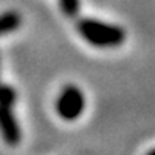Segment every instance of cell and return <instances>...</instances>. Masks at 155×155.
<instances>
[{
  "mask_svg": "<svg viewBox=\"0 0 155 155\" xmlns=\"http://www.w3.org/2000/svg\"><path fill=\"white\" fill-rule=\"evenodd\" d=\"M18 101V92L8 84H0V106L13 108Z\"/></svg>",
  "mask_w": 155,
  "mask_h": 155,
  "instance_id": "5",
  "label": "cell"
},
{
  "mask_svg": "<svg viewBox=\"0 0 155 155\" xmlns=\"http://www.w3.org/2000/svg\"><path fill=\"white\" fill-rule=\"evenodd\" d=\"M84 109H86V97L74 84L65 86L55 98V112L65 122H74L82 116Z\"/></svg>",
  "mask_w": 155,
  "mask_h": 155,
  "instance_id": "2",
  "label": "cell"
},
{
  "mask_svg": "<svg viewBox=\"0 0 155 155\" xmlns=\"http://www.w3.org/2000/svg\"><path fill=\"white\" fill-rule=\"evenodd\" d=\"M60 11L67 18H78L81 11V0H59Z\"/></svg>",
  "mask_w": 155,
  "mask_h": 155,
  "instance_id": "6",
  "label": "cell"
},
{
  "mask_svg": "<svg viewBox=\"0 0 155 155\" xmlns=\"http://www.w3.org/2000/svg\"><path fill=\"white\" fill-rule=\"evenodd\" d=\"M146 155H155V147H153V149H150L149 152H147Z\"/></svg>",
  "mask_w": 155,
  "mask_h": 155,
  "instance_id": "7",
  "label": "cell"
},
{
  "mask_svg": "<svg viewBox=\"0 0 155 155\" xmlns=\"http://www.w3.org/2000/svg\"><path fill=\"white\" fill-rule=\"evenodd\" d=\"M76 32L90 46L98 49H114L125 41V30L120 25L103 22L97 18H81L76 22Z\"/></svg>",
  "mask_w": 155,
  "mask_h": 155,
  "instance_id": "1",
  "label": "cell"
},
{
  "mask_svg": "<svg viewBox=\"0 0 155 155\" xmlns=\"http://www.w3.org/2000/svg\"><path fill=\"white\" fill-rule=\"evenodd\" d=\"M0 136L11 147H16L22 139L21 125L10 106H0Z\"/></svg>",
  "mask_w": 155,
  "mask_h": 155,
  "instance_id": "3",
  "label": "cell"
},
{
  "mask_svg": "<svg viewBox=\"0 0 155 155\" xmlns=\"http://www.w3.org/2000/svg\"><path fill=\"white\" fill-rule=\"evenodd\" d=\"M21 24H22V16L18 11L8 10L0 13V37L16 32L21 27Z\"/></svg>",
  "mask_w": 155,
  "mask_h": 155,
  "instance_id": "4",
  "label": "cell"
}]
</instances>
